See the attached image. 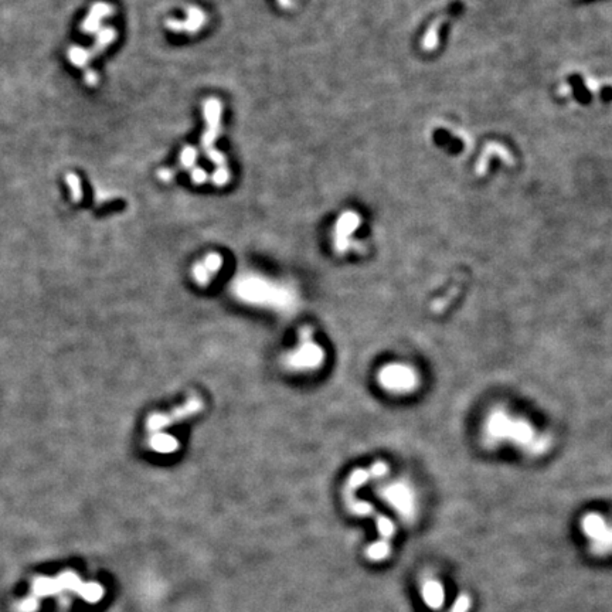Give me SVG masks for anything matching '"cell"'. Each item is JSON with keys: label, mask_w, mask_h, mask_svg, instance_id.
<instances>
[{"label": "cell", "mask_w": 612, "mask_h": 612, "mask_svg": "<svg viewBox=\"0 0 612 612\" xmlns=\"http://www.w3.org/2000/svg\"><path fill=\"white\" fill-rule=\"evenodd\" d=\"M485 436L487 443L499 444L501 441L510 440L533 454L544 452L548 445L545 438L536 434L534 426L529 421L515 418L503 410H496L489 415L485 422Z\"/></svg>", "instance_id": "cell-1"}, {"label": "cell", "mask_w": 612, "mask_h": 612, "mask_svg": "<svg viewBox=\"0 0 612 612\" xmlns=\"http://www.w3.org/2000/svg\"><path fill=\"white\" fill-rule=\"evenodd\" d=\"M235 293L244 300L261 305H275L278 308H288L292 303V295L282 286L272 285L263 279L247 278L235 284Z\"/></svg>", "instance_id": "cell-2"}, {"label": "cell", "mask_w": 612, "mask_h": 612, "mask_svg": "<svg viewBox=\"0 0 612 612\" xmlns=\"http://www.w3.org/2000/svg\"><path fill=\"white\" fill-rule=\"evenodd\" d=\"M379 382L383 389L396 393L407 394L412 393L418 387V375L412 367L401 363H393L384 366L379 373Z\"/></svg>", "instance_id": "cell-3"}, {"label": "cell", "mask_w": 612, "mask_h": 612, "mask_svg": "<svg viewBox=\"0 0 612 612\" xmlns=\"http://www.w3.org/2000/svg\"><path fill=\"white\" fill-rule=\"evenodd\" d=\"M324 357L325 353L322 347L312 340V331L310 328H303L300 333V346L286 357V363L292 369L298 370L315 369L322 364Z\"/></svg>", "instance_id": "cell-4"}, {"label": "cell", "mask_w": 612, "mask_h": 612, "mask_svg": "<svg viewBox=\"0 0 612 612\" xmlns=\"http://www.w3.org/2000/svg\"><path fill=\"white\" fill-rule=\"evenodd\" d=\"M202 410V401L197 398H192L189 400L183 407H179L177 410H173L169 414H155L149 418L148 421V426L151 431H162L163 428L180 421L185 419L190 415H195L196 412H199Z\"/></svg>", "instance_id": "cell-5"}, {"label": "cell", "mask_w": 612, "mask_h": 612, "mask_svg": "<svg viewBox=\"0 0 612 612\" xmlns=\"http://www.w3.org/2000/svg\"><path fill=\"white\" fill-rule=\"evenodd\" d=\"M583 530L587 537L592 538L602 550L612 548V529L598 513H588L583 519Z\"/></svg>", "instance_id": "cell-6"}, {"label": "cell", "mask_w": 612, "mask_h": 612, "mask_svg": "<svg viewBox=\"0 0 612 612\" xmlns=\"http://www.w3.org/2000/svg\"><path fill=\"white\" fill-rule=\"evenodd\" d=\"M384 498L405 517L414 515V498L404 483H393L383 492Z\"/></svg>", "instance_id": "cell-7"}, {"label": "cell", "mask_w": 612, "mask_h": 612, "mask_svg": "<svg viewBox=\"0 0 612 612\" xmlns=\"http://www.w3.org/2000/svg\"><path fill=\"white\" fill-rule=\"evenodd\" d=\"M421 594H422L424 602L431 609L438 611L443 608V605L445 602L444 585L436 578H428L424 581L422 588H421Z\"/></svg>", "instance_id": "cell-8"}, {"label": "cell", "mask_w": 612, "mask_h": 612, "mask_svg": "<svg viewBox=\"0 0 612 612\" xmlns=\"http://www.w3.org/2000/svg\"><path fill=\"white\" fill-rule=\"evenodd\" d=\"M221 265H223V258L218 254H209L202 264H197L195 267L193 271L195 279L200 285H207L213 278V275L218 272Z\"/></svg>", "instance_id": "cell-9"}, {"label": "cell", "mask_w": 612, "mask_h": 612, "mask_svg": "<svg viewBox=\"0 0 612 612\" xmlns=\"http://www.w3.org/2000/svg\"><path fill=\"white\" fill-rule=\"evenodd\" d=\"M359 224V217L357 214H345V217H342V220H339L338 228H336V249L340 253H345L346 249L349 247V241H347V235L350 232H353L356 230Z\"/></svg>", "instance_id": "cell-10"}, {"label": "cell", "mask_w": 612, "mask_h": 612, "mask_svg": "<svg viewBox=\"0 0 612 612\" xmlns=\"http://www.w3.org/2000/svg\"><path fill=\"white\" fill-rule=\"evenodd\" d=\"M151 447L159 454H172L179 448V443L169 434L158 433L151 438Z\"/></svg>", "instance_id": "cell-11"}, {"label": "cell", "mask_w": 612, "mask_h": 612, "mask_svg": "<svg viewBox=\"0 0 612 612\" xmlns=\"http://www.w3.org/2000/svg\"><path fill=\"white\" fill-rule=\"evenodd\" d=\"M60 590H61V585H60L58 580L48 578V577H40L33 584V591L39 597H48V595L58 592Z\"/></svg>", "instance_id": "cell-12"}, {"label": "cell", "mask_w": 612, "mask_h": 612, "mask_svg": "<svg viewBox=\"0 0 612 612\" xmlns=\"http://www.w3.org/2000/svg\"><path fill=\"white\" fill-rule=\"evenodd\" d=\"M78 592L88 602H97L104 595V591H102V588L98 584H84V585H80L78 587Z\"/></svg>", "instance_id": "cell-13"}, {"label": "cell", "mask_w": 612, "mask_h": 612, "mask_svg": "<svg viewBox=\"0 0 612 612\" xmlns=\"http://www.w3.org/2000/svg\"><path fill=\"white\" fill-rule=\"evenodd\" d=\"M367 555L372 560H383L390 555V544L387 541L375 543L367 550Z\"/></svg>", "instance_id": "cell-14"}, {"label": "cell", "mask_w": 612, "mask_h": 612, "mask_svg": "<svg viewBox=\"0 0 612 612\" xmlns=\"http://www.w3.org/2000/svg\"><path fill=\"white\" fill-rule=\"evenodd\" d=\"M369 478H370V473L367 471H363V469L354 471L349 478V489H356V487L364 485L367 480H369Z\"/></svg>", "instance_id": "cell-15"}, {"label": "cell", "mask_w": 612, "mask_h": 612, "mask_svg": "<svg viewBox=\"0 0 612 612\" xmlns=\"http://www.w3.org/2000/svg\"><path fill=\"white\" fill-rule=\"evenodd\" d=\"M471 605H472L471 597H469L468 594H461V595L455 599V602L452 604V606L450 608L448 612H469Z\"/></svg>", "instance_id": "cell-16"}, {"label": "cell", "mask_w": 612, "mask_h": 612, "mask_svg": "<svg viewBox=\"0 0 612 612\" xmlns=\"http://www.w3.org/2000/svg\"><path fill=\"white\" fill-rule=\"evenodd\" d=\"M377 529L380 534L384 537V540L393 537L394 534V524L386 516H377Z\"/></svg>", "instance_id": "cell-17"}, {"label": "cell", "mask_w": 612, "mask_h": 612, "mask_svg": "<svg viewBox=\"0 0 612 612\" xmlns=\"http://www.w3.org/2000/svg\"><path fill=\"white\" fill-rule=\"evenodd\" d=\"M57 580H58L61 588H78L81 585L78 577L76 574H73V573L61 574Z\"/></svg>", "instance_id": "cell-18"}, {"label": "cell", "mask_w": 612, "mask_h": 612, "mask_svg": "<svg viewBox=\"0 0 612 612\" xmlns=\"http://www.w3.org/2000/svg\"><path fill=\"white\" fill-rule=\"evenodd\" d=\"M196 156H197L196 149L188 146L185 151L181 152V156H180V158H181V165L185 166V167H190L192 165H195V162H196Z\"/></svg>", "instance_id": "cell-19"}, {"label": "cell", "mask_w": 612, "mask_h": 612, "mask_svg": "<svg viewBox=\"0 0 612 612\" xmlns=\"http://www.w3.org/2000/svg\"><path fill=\"white\" fill-rule=\"evenodd\" d=\"M39 608V601L36 598H27L19 605L20 612H34Z\"/></svg>", "instance_id": "cell-20"}, {"label": "cell", "mask_w": 612, "mask_h": 612, "mask_svg": "<svg viewBox=\"0 0 612 612\" xmlns=\"http://www.w3.org/2000/svg\"><path fill=\"white\" fill-rule=\"evenodd\" d=\"M387 472H389V466L384 462H377L372 468V475H375V476H383Z\"/></svg>", "instance_id": "cell-21"}, {"label": "cell", "mask_w": 612, "mask_h": 612, "mask_svg": "<svg viewBox=\"0 0 612 612\" xmlns=\"http://www.w3.org/2000/svg\"><path fill=\"white\" fill-rule=\"evenodd\" d=\"M192 179L195 180V183H203L206 180V173L202 169H196L192 173Z\"/></svg>", "instance_id": "cell-22"}]
</instances>
